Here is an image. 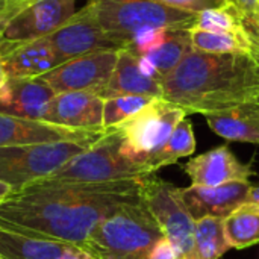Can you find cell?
Instances as JSON below:
<instances>
[{"label":"cell","instance_id":"6da1fadb","mask_svg":"<svg viewBox=\"0 0 259 259\" xmlns=\"http://www.w3.org/2000/svg\"><path fill=\"white\" fill-rule=\"evenodd\" d=\"M140 181L33 182L15 191L0 205V229L80 247L114 209L140 200Z\"/></svg>","mask_w":259,"mask_h":259},{"label":"cell","instance_id":"7a4b0ae2","mask_svg":"<svg viewBox=\"0 0 259 259\" xmlns=\"http://www.w3.org/2000/svg\"><path fill=\"white\" fill-rule=\"evenodd\" d=\"M162 99L187 114L259 105V58L253 53L190 52L162 80Z\"/></svg>","mask_w":259,"mask_h":259},{"label":"cell","instance_id":"3957f363","mask_svg":"<svg viewBox=\"0 0 259 259\" xmlns=\"http://www.w3.org/2000/svg\"><path fill=\"white\" fill-rule=\"evenodd\" d=\"M162 237V229L140 199L105 217L80 249L94 259H147Z\"/></svg>","mask_w":259,"mask_h":259},{"label":"cell","instance_id":"277c9868","mask_svg":"<svg viewBox=\"0 0 259 259\" xmlns=\"http://www.w3.org/2000/svg\"><path fill=\"white\" fill-rule=\"evenodd\" d=\"M102 29L126 47L143 29H188L197 14L168 6L158 0H87Z\"/></svg>","mask_w":259,"mask_h":259},{"label":"cell","instance_id":"5b68a950","mask_svg":"<svg viewBox=\"0 0 259 259\" xmlns=\"http://www.w3.org/2000/svg\"><path fill=\"white\" fill-rule=\"evenodd\" d=\"M147 170L121 153V134L118 127L105 134L85 152L71 158L55 175L36 181L46 184H106L141 179Z\"/></svg>","mask_w":259,"mask_h":259},{"label":"cell","instance_id":"8992f818","mask_svg":"<svg viewBox=\"0 0 259 259\" xmlns=\"http://www.w3.org/2000/svg\"><path fill=\"white\" fill-rule=\"evenodd\" d=\"M100 137L79 141L0 147V181L11 185L14 191H18L55 175L71 158L90 149Z\"/></svg>","mask_w":259,"mask_h":259},{"label":"cell","instance_id":"52a82bcc","mask_svg":"<svg viewBox=\"0 0 259 259\" xmlns=\"http://www.w3.org/2000/svg\"><path fill=\"white\" fill-rule=\"evenodd\" d=\"M187 115L179 105L165 99H153L140 112L117 126L121 134V153L147 170L146 164L164 147L175 127Z\"/></svg>","mask_w":259,"mask_h":259},{"label":"cell","instance_id":"ba28073f","mask_svg":"<svg viewBox=\"0 0 259 259\" xmlns=\"http://www.w3.org/2000/svg\"><path fill=\"white\" fill-rule=\"evenodd\" d=\"M140 199L150 211L168 238L179 259H197L194 247V219L185 206L181 187H176L155 173H149L140 181Z\"/></svg>","mask_w":259,"mask_h":259},{"label":"cell","instance_id":"9c48e42d","mask_svg":"<svg viewBox=\"0 0 259 259\" xmlns=\"http://www.w3.org/2000/svg\"><path fill=\"white\" fill-rule=\"evenodd\" d=\"M118 50H100L65 61L39 76L56 94L70 91H93L100 96L117 65Z\"/></svg>","mask_w":259,"mask_h":259},{"label":"cell","instance_id":"30bf717a","mask_svg":"<svg viewBox=\"0 0 259 259\" xmlns=\"http://www.w3.org/2000/svg\"><path fill=\"white\" fill-rule=\"evenodd\" d=\"M76 5L77 0H35L29 3L3 26L2 36L6 46L50 36L77 12Z\"/></svg>","mask_w":259,"mask_h":259},{"label":"cell","instance_id":"8fae6325","mask_svg":"<svg viewBox=\"0 0 259 259\" xmlns=\"http://www.w3.org/2000/svg\"><path fill=\"white\" fill-rule=\"evenodd\" d=\"M49 41L61 64L100 50L126 49L123 42L111 38L102 29L88 5H85L62 27L52 33Z\"/></svg>","mask_w":259,"mask_h":259},{"label":"cell","instance_id":"7c38bea8","mask_svg":"<svg viewBox=\"0 0 259 259\" xmlns=\"http://www.w3.org/2000/svg\"><path fill=\"white\" fill-rule=\"evenodd\" d=\"M105 131L100 132L79 131V129L52 124L42 120L18 118V117L0 114V147L90 140V138L100 137Z\"/></svg>","mask_w":259,"mask_h":259},{"label":"cell","instance_id":"4fadbf2b","mask_svg":"<svg viewBox=\"0 0 259 259\" xmlns=\"http://www.w3.org/2000/svg\"><path fill=\"white\" fill-rule=\"evenodd\" d=\"M105 100L93 91L59 93L53 97L44 121L79 131L100 132L103 129Z\"/></svg>","mask_w":259,"mask_h":259},{"label":"cell","instance_id":"5bb4252c","mask_svg":"<svg viewBox=\"0 0 259 259\" xmlns=\"http://www.w3.org/2000/svg\"><path fill=\"white\" fill-rule=\"evenodd\" d=\"M252 184L249 181H235L217 187H187L181 188L182 199L191 217L226 219L235 209L247 203Z\"/></svg>","mask_w":259,"mask_h":259},{"label":"cell","instance_id":"9a60e30c","mask_svg":"<svg viewBox=\"0 0 259 259\" xmlns=\"http://www.w3.org/2000/svg\"><path fill=\"white\" fill-rule=\"evenodd\" d=\"M185 173L194 187H217L235 181H249L256 175L252 165L241 162L228 146L215 147L190 159Z\"/></svg>","mask_w":259,"mask_h":259},{"label":"cell","instance_id":"2e32d148","mask_svg":"<svg viewBox=\"0 0 259 259\" xmlns=\"http://www.w3.org/2000/svg\"><path fill=\"white\" fill-rule=\"evenodd\" d=\"M56 93L42 80L36 79H8L0 88V114L42 120Z\"/></svg>","mask_w":259,"mask_h":259},{"label":"cell","instance_id":"e0dca14e","mask_svg":"<svg viewBox=\"0 0 259 259\" xmlns=\"http://www.w3.org/2000/svg\"><path fill=\"white\" fill-rule=\"evenodd\" d=\"M2 59L9 79H36L61 64L49 36L9 44Z\"/></svg>","mask_w":259,"mask_h":259},{"label":"cell","instance_id":"ac0fdd59","mask_svg":"<svg viewBox=\"0 0 259 259\" xmlns=\"http://www.w3.org/2000/svg\"><path fill=\"white\" fill-rule=\"evenodd\" d=\"M0 255L5 259H94L76 244L32 238L0 229Z\"/></svg>","mask_w":259,"mask_h":259},{"label":"cell","instance_id":"d6986e66","mask_svg":"<svg viewBox=\"0 0 259 259\" xmlns=\"http://www.w3.org/2000/svg\"><path fill=\"white\" fill-rule=\"evenodd\" d=\"M118 96H149L153 99H162L161 82L150 79L140 71L138 56L129 49L118 50V59L111 80L100 93L103 100Z\"/></svg>","mask_w":259,"mask_h":259},{"label":"cell","instance_id":"ffe728a7","mask_svg":"<svg viewBox=\"0 0 259 259\" xmlns=\"http://www.w3.org/2000/svg\"><path fill=\"white\" fill-rule=\"evenodd\" d=\"M208 126L228 141L259 146V105L246 103L203 115Z\"/></svg>","mask_w":259,"mask_h":259},{"label":"cell","instance_id":"44dd1931","mask_svg":"<svg viewBox=\"0 0 259 259\" xmlns=\"http://www.w3.org/2000/svg\"><path fill=\"white\" fill-rule=\"evenodd\" d=\"M225 237L231 249H247L259 244V208L244 203L223 220Z\"/></svg>","mask_w":259,"mask_h":259},{"label":"cell","instance_id":"7402d4cb","mask_svg":"<svg viewBox=\"0 0 259 259\" xmlns=\"http://www.w3.org/2000/svg\"><path fill=\"white\" fill-rule=\"evenodd\" d=\"M191 42L194 50L205 53H250L252 41L249 38L247 29L241 32H209L196 27H188Z\"/></svg>","mask_w":259,"mask_h":259},{"label":"cell","instance_id":"603a6c76","mask_svg":"<svg viewBox=\"0 0 259 259\" xmlns=\"http://www.w3.org/2000/svg\"><path fill=\"white\" fill-rule=\"evenodd\" d=\"M196 150V138L193 132V124L190 120L184 118L171 132L170 138L164 147L146 164L149 173H156V170L175 164L178 159L193 155Z\"/></svg>","mask_w":259,"mask_h":259},{"label":"cell","instance_id":"cb8c5ba5","mask_svg":"<svg viewBox=\"0 0 259 259\" xmlns=\"http://www.w3.org/2000/svg\"><path fill=\"white\" fill-rule=\"evenodd\" d=\"M193 50L194 47H193L188 29H176V30H171L170 36L167 38L164 44H161L158 49L152 50L150 53L144 56L156 67L162 80Z\"/></svg>","mask_w":259,"mask_h":259},{"label":"cell","instance_id":"d4e9b609","mask_svg":"<svg viewBox=\"0 0 259 259\" xmlns=\"http://www.w3.org/2000/svg\"><path fill=\"white\" fill-rule=\"evenodd\" d=\"M222 217H203L194 225V247L197 259H220L231 246L225 237Z\"/></svg>","mask_w":259,"mask_h":259},{"label":"cell","instance_id":"484cf974","mask_svg":"<svg viewBox=\"0 0 259 259\" xmlns=\"http://www.w3.org/2000/svg\"><path fill=\"white\" fill-rule=\"evenodd\" d=\"M191 27L209 32H241L246 29V15L231 2L200 11Z\"/></svg>","mask_w":259,"mask_h":259},{"label":"cell","instance_id":"4316f807","mask_svg":"<svg viewBox=\"0 0 259 259\" xmlns=\"http://www.w3.org/2000/svg\"><path fill=\"white\" fill-rule=\"evenodd\" d=\"M153 97L149 96H118L105 99L103 103V129H112L140 112Z\"/></svg>","mask_w":259,"mask_h":259},{"label":"cell","instance_id":"83f0119b","mask_svg":"<svg viewBox=\"0 0 259 259\" xmlns=\"http://www.w3.org/2000/svg\"><path fill=\"white\" fill-rule=\"evenodd\" d=\"M173 29H165V27H147L140 30L127 44L126 49L134 52L137 56H144L150 53L152 50L158 49L161 44L167 41Z\"/></svg>","mask_w":259,"mask_h":259},{"label":"cell","instance_id":"f1b7e54d","mask_svg":"<svg viewBox=\"0 0 259 259\" xmlns=\"http://www.w3.org/2000/svg\"><path fill=\"white\" fill-rule=\"evenodd\" d=\"M158 2H162L168 6L179 8L184 11L196 12V14H199L200 11L208 9V8H215V6L231 3V0H158Z\"/></svg>","mask_w":259,"mask_h":259},{"label":"cell","instance_id":"f546056e","mask_svg":"<svg viewBox=\"0 0 259 259\" xmlns=\"http://www.w3.org/2000/svg\"><path fill=\"white\" fill-rule=\"evenodd\" d=\"M35 0H0V32L3 26L24 6L32 3Z\"/></svg>","mask_w":259,"mask_h":259},{"label":"cell","instance_id":"4dcf8cb0","mask_svg":"<svg viewBox=\"0 0 259 259\" xmlns=\"http://www.w3.org/2000/svg\"><path fill=\"white\" fill-rule=\"evenodd\" d=\"M147 259H179V255L171 246V243L168 241V238L162 237L150 250Z\"/></svg>","mask_w":259,"mask_h":259},{"label":"cell","instance_id":"1f68e13d","mask_svg":"<svg viewBox=\"0 0 259 259\" xmlns=\"http://www.w3.org/2000/svg\"><path fill=\"white\" fill-rule=\"evenodd\" d=\"M246 18H256L259 12V0H232Z\"/></svg>","mask_w":259,"mask_h":259},{"label":"cell","instance_id":"d6a6232c","mask_svg":"<svg viewBox=\"0 0 259 259\" xmlns=\"http://www.w3.org/2000/svg\"><path fill=\"white\" fill-rule=\"evenodd\" d=\"M138 68H140V71H141L144 76H147V77H150V79H155V80H159V82H161V76H159L156 67H155L146 56H138Z\"/></svg>","mask_w":259,"mask_h":259},{"label":"cell","instance_id":"836d02e7","mask_svg":"<svg viewBox=\"0 0 259 259\" xmlns=\"http://www.w3.org/2000/svg\"><path fill=\"white\" fill-rule=\"evenodd\" d=\"M15 191H14V188L11 187V185H8V184H5V182H2L0 181V205L9 197V196H12Z\"/></svg>","mask_w":259,"mask_h":259},{"label":"cell","instance_id":"e575fe53","mask_svg":"<svg viewBox=\"0 0 259 259\" xmlns=\"http://www.w3.org/2000/svg\"><path fill=\"white\" fill-rule=\"evenodd\" d=\"M247 203L256 205V206L259 208V184H256V185H252L250 193H249V197H247Z\"/></svg>","mask_w":259,"mask_h":259},{"label":"cell","instance_id":"d590c367","mask_svg":"<svg viewBox=\"0 0 259 259\" xmlns=\"http://www.w3.org/2000/svg\"><path fill=\"white\" fill-rule=\"evenodd\" d=\"M8 73H6V70H5V65H3V59H2V56H0V88L8 82Z\"/></svg>","mask_w":259,"mask_h":259},{"label":"cell","instance_id":"8d00e7d4","mask_svg":"<svg viewBox=\"0 0 259 259\" xmlns=\"http://www.w3.org/2000/svg\"><path fill=\"white\" fill-rule=\"evenodd\" d=\"M5 46H6V42H5V39H3V36H2V32H0V56H2L3 52H5Z\"/></svg>","mask_w":259,"mask_h":259},{"label":"cell","instance_id":"74e56055","mask_svg":"<svg viewBox=\"0 0 259 259\" xmlns=\"http://www.w3.org/2000/svg\"><path fill=\"white\" fill-rule=\"evenodd\" d=\"M256 26L259 27V12H258V17H256Z\"/></svg>","mask_w":259,"mask_h":259},{"label":"cell","instance_id":"f35d334b","mask_svg":"<svg viewBox=\"0 0 259 259\" xmlns=\"http://www.w3.org/2000/svg\"><path fill=\"white\" fill-rule=\"evenodd\" d=\"M0 259H5V258H3V256H2V255H0Z\"/></svg>","mask_w":259,"mask_h":259},{"label":"cell","instance_id":"ab89813d","mask_svg":"<svg viewBox=\"0 0 259 259\" xmlns=\"http://www.w3.org/2000/svg\"><path fill=\"white\" fill-rule=\"evenodd\" d=\"M231 2H232V0H231Z\"/></svg>","mask_w":259,"mask_h":259}]
</instances>
